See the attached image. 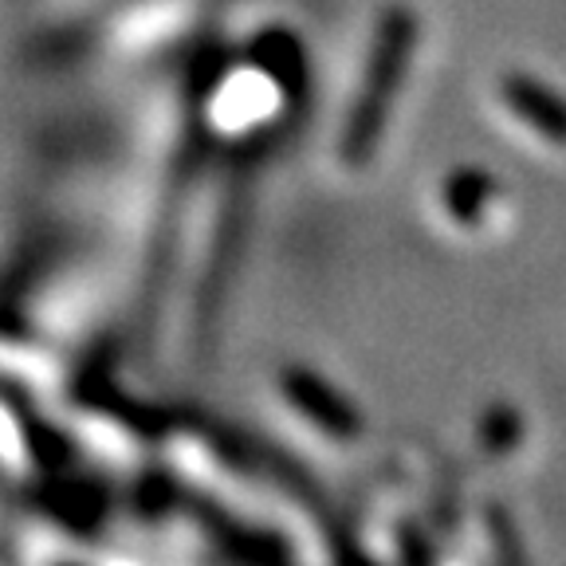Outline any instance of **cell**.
I'll return each mask as SVG.
<instances>
[{"label": "cell", "instance_id": "1", "mask_svg": "<svg viewBox=\"0 0 566 566\" xmlns=\"http://www.w3.org/2000/svg\"><path fill=\"white\" fill-rule=\"evenodd\" d=\"M406 40H413V24L406 28V20L389 28V35L381 40V60H374V75H370V83H366V103H363V111H358V118H354L358 146H363L366 134L374 130V123H381L389 87L398 80V63H401V52H406Z\"/></svg>", "mask_w": 566, "mask_h": 566}, {"label": "cell", "instance_id": "2", "mask_svg": "<svg viewBox=\"0 0 566 566\" xmlns=\"http://www.w3.org/2000/svg\"><path fill=\"white\" fill-rule=\"evenodd\" d=\"M507 103H512L527 123L539 126L551 142H566V111L558 103H551L547 91L527 87V83H512V87H507ZM535 126H531V130H535Z\"/></svg>", "mask_w": 566, "mask_h": 566}]
</instances>
